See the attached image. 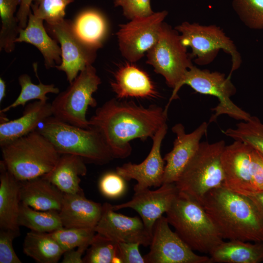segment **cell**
Here are the masks:
<instances>
[{"instance_id":"ab89813d","label":"cell","mask_w":263,"mask_h":263,"mask_svg":"<svg viewBox=\"0 0 263 263\" xmlns=\"http://www.w3.org/2000/svg\"><path fill=\"white\" fill-rule=\"evenodd\" d=\"M136 243H118V257L121 263H145Z\"/></svg>"},{"instance_id":"f35d334b","label":"cell","mask_w":263,"mask_h":263,"mask_svg":"<svg viewBox=\"0 0 263 263\" xmlns=\"http://www.w3.org/2000/svg\"><path fill=\"white\" fill-rule=\"evenodd\" d=\"M19 232L0 229V263H21L13 246V241Z\"/></svg>"},{"instance_id":"8992f818","label":"cell","mask_w":263,"mask_h":263,"mask_svg":"<svg viewBox=\"0 0 263 263\" xmlns=\"http://www.w3.org/2000/svg\"><path fill=\"white\" fill-rule=\"evenodd\" d=\"M224 140L201 142L199 148L175 183L179 191L200 203L209 191L223 186L224 174L221 156Z\"/></svg>"},{"instance_id":"5b68a950","label":"cell","mask_w":263,"mask_h":263,"mask_svg":"<svg viewBox=\"0 0 263 263\" xmlns=\"http://www.w3.org/2000/svg\"><path fill=\"white\" fill-rule=\"evenodd\" d=\"M37 130L45 136L61 155L79 156L98 165L108 163L114 157L100 132L95 128L79 127L51 116Z\"/></svg>"},{"instance_id":"603a6c76","label":"cell","mask_w":263,"mask_h":263,"mask_svg":"<svg viewBox=\"0 0 263 263\" xmlns=\"http://www.w3.org/2000/svg\"><path fill=\"white\" fill-rule=\"evenodd\" d=\"M43 21L31 11L27 25L25 28L20 29L16 42H24L36 46L43 56L46 68L49 69L61 63V50L56 40L48 35Z\"/></svg>"},{"instance_id":"60d3db41","label":"cell","mask_w":263,"mask_h":263,"mask_svg":"<svg viewBox=\"0 0 263 263\" xmlns=\"http://www.w3.org/2000/svg\"><path fill=\"white\" fill-rule=\"evenodd\" d=\"M34 0H21L16 16L19 20V25L21 29L26 27L29 15L31 12V5Z\"/></svg>"},{"instance_id":"836d02e7","label":"cell","mask_w":263,"mask_h":263,"mask_svg":"<svg viewBox=\"0 0 263 263\" xmlns=\"http://www.w3.org/2000/svg\"><path fill=\"white\" fill-rule=\"evenodd\" d=\"M50 234L65 252L80 246L89 247L95 231L91 228L63 227Z\"/></svg>"},{"instance_id":"2e32d148","label":"cell","mask_w":263,"mask_h":263,"mask_svg":"<svg viewBox=\"0 0 263 263\" xmlns=\"http://www.w3.org/2000/svg\"><path fill=\"white\" fill-rule=\"evenodd\" d=\"M178 192L175 183L163 184L155 190L148 188L135 192L130 201L112 207L115 211L125 208L135 210L152 235L155 222L168 211Z\"/></svg>"},{"instance_id":"ac0fdd59","label":"cell","mask_w":263,"mask_h":263,"mask_svg":"<svg viewBox=\"0 0 263 263\" xmlns=\"http://www.w3.org/2000/svg\"><path fill=\"white\" fill-rule=\"evenodd\" d=\"M208 123H202L195 130L187 133L183 124L177 123L172 128L176 134L172 150L163 158L166 162L163 184L175 183L188 164L198 150L202 138L206 134Z\"/></svg>"},{"instance_id":"7c38bea8","label":"cell","mask_w":263,"mask_h":263,"mask_svg":"<svg viewBox=\"0 0 263 263\" xmlns=\"http://www.w3.org/2000/svg\"><path fill=\"white\" fill-rule=\"evenodd\" d=\"M169 225L163 216L155 222L145 263H211L209 257L195 253Z\"/></svg>"},{"instance_id":"4dcf8cb0","label":"cell","mask_w":263,"mask_h":263,"mask_svg":"<svg viewBox=\"0 0 263 263\" xmlns=\"http://www.w3.org/2000/svg\"><path fill=\"white\" fill-rule=\"evenodd\" d=\"M222 132L234 141L250 146L263 155V123L257 116H251L247 121L238 123L235 128H229Z\"/></svg>"},{"instance_id":"3957f363","label":"cell","mask_w":263,"mask_h":263,"mask_svg":"<svg viewBox=\"0 0 263 263\" xmlns=\"http://www.w3.org/2000/svg\"><path fill=\"white\" fill-rule=\"evenodd\" d=\"M0 148L2 161L19 181L45 176L55 168L61 156L37 130Z\"/></svg>"},{"instance_id":"74e56055","label":"cell","mask_w":263,"mask_h":263,"mask_svg":"<svg viewBox=\"0 0 263 263\" xmlns=\"http://www.w3.org/2000/svg\"><path fill=\"white\" fill-rule=\"evenodd\" d=\"M115 7L122 8L124 16L129 19L153 14L150 0H113Z\"/></svg>"},{"instance_id":"8fae6325","label":"cell","mask_w":263,"mask_h":263,"mask_svg":"<svg viewBox=\"0 0 263 263\" xmlns=\"http://www.w3.org/2000/svg\"><path fill=\"white\" fill-rule=\"evenodd\" d=\"M168 14L164 10L120 25L116 33L119 50L127 60L137 61L154 45Z\"/></svg>"},{"instance_id":"b9f144b4","label":"cell","mask_w":263,"mask_h":263,"mask_svg":"<svg viewBox=\"0 0 263 263\" xmlns=\"http://www.w3.org/2000/svg\"><path fill=\"white\" fill-rule=\"evenodd\" d=\"M88 247L80 246L64 252L62 263H83L82 256Z\"/></svg>"},{"instance_id":"d4e9b609","label":"cell","mask_w":263,"mask_h":263,"mask_svg":"<svg viewBox=\"0 0 263 263\" xmlns=\"http://www.w3.org/2000/svg\"><path fill=\"white\" fill-rule=\"evenodd\" d=\"M84 160L70 154H61L55 168L44 176L64 194L83 193L80 178L87 173Z\"/></svg>"},{"instance_id":"83f0119b","label":"cell","mask_w":263,"mask_h":263,"mask_svg":"<svg viewBox=\"0 0 263 263\" xmlns=\"http://www.w3.org/2000/svg\"><path fill=\"white\" fill-rule=\"evenodd\" d=\"M77 36L85 43L98 49L107 33L106 20L101 13L94 9L80 13L73 23Z\"/></svg>"},{"instance_id":"9c48e42d","label":"cell","mask_w":263,"mask_h":263,"mask_svg":"<svg viewBox=\"0 0 263 263\" xmlns=\"http://www.w3.org/2000/svg\"><path fill=\"white\" fill-rule=\"evenodd\" d=\"M101 83L95 68L92 64L87 65L52 101L53 116L79 127L90 128L86 113L89 107L97 105L93 94Z\"/></svg>"},{"instance_id":"ee69618b","label":"cell","mask_w":263,"mask_h":263,"mask_svg":"<svg viewBox=\"0 0 263 263\" xmlns=\"http://www.w3.org/2000/svg\"><path fill=\"white\" fill-rule=\"evenodd\" d=\"M6 85L4 80L0 77V102L3 100L6 94Z\"/></svg>"},{"instance_id":"7402d4cb","label":"cell","mask_w":263,"mask_h":263,"mask_svg":"<svg viewBox=\"0 0 263 263\" xmlns=\"http://www.w3.org/2000/svg\"><path fill=\"white\" fill-rule=\"evenodd\" d=\"M21 202L39 210L61 209L64 193L44 176L19 181Z\"/></svg>"},{"instance_id":"9a60e30c","label":"cell","mask_w":263,"mask_h":263,"mask_svg":"<svg viewBox=\"0 0 263 263\" xmlns=\"http://www.w3.org/2000/svg\"><path fill=\"white\" fill-rule=\"evenodd\" d=\"M251 151L252 147L239 141L225 146L221 156L224 187L242 194L254 192Z\"/></svg>"},{"instance_id":"cb8c5ba5","label":"cell","mask_w":263,"mask_h":263,"mask_svg":"<svg viewBox=\"0 0 263 263\" xmlns=\"http://www.w3.org/2000/svg\"><path fill=\"white\" fill-rule=\"evenodd\" d=\"M0 227L19 232V181L0 162Z\"/></svg>"},{"instance_id":"f1b7e54d","label":"cell","mask_w":263,"mask_h":263,"mask_svg":"<svg viewBox=\"0 0 263 263\" xmlns=\"http://www.w3.org/2000/svg\"><path fill=\"white\" fill-rule=\"evenodd\" d=\"M18 221L19 226L38 232L51 233L63 227L59 211L37 210L21 202Z\"/></svg>"},{"instance_id":"4316f807","label":"cell","mask_w":263,"mask_h":263,"mask_svg":"<svg viewBox=\"0 0 263 263\" xmlns=\"http://www.w3.org/2000/svg\"><path fill=\"white\" fill-rule=\"evenodd\" d=\"M23 247L26 255L39 263H56L64 253L50 233L28 232Z\"/></svg>"},{"instance_id":"7bdbcfd3","label":"cell","mask_w":263,"mask_h":263,"mask_svg":"<svg viewBox=\"0 0 263 263\" xmlns=\"http://www.w3.org/2000/svg\"><path fill=\"white\" fill-rule=\"evenodd\" d=\"M252 201L263 221V191L244 194Z\"/></svg>"},{"instance_id":"e0dca14e","label":"cell","mask_w":263,"mask_h":263,"mask_svg":"<svg viewBox=\"0 0 263 263\" xmlns=\"http://www.w3.org/2000/svg\"><path fill=\"white\" fill-rule=\"evenodd\" d=\"M113 205L105 203L101 216L94 228L99 233L116 243H136L144 246L150 245L152 235L142 219L117 213Z\"/></svg>"},{"instance_id":"d6986e66","label":"cell","mask_w":263,"mask_h":263,"mask_svg":"<svg viewBox=\"0 0 263 263\" xmlns=\"http://www.w3.org/2000/svg\"><path fill=\"white\" fill-rule=\"evenodd\" d=\"M102 211L101 204L88 200L83 193L64 194L59 214L64 227L94 229Z\"/></svg>"},{"instance_id":"277c9868","label":"cell","mask_w":263,"mask_h":263,"mask_svg":"<svg viewBox=\"0 0 263 263\" xmlns=\"http://www.w3.org/2000/svg\"><path fill=\"white\" fill-rule=\"evenodd\" d=\"M166 218L175 232L193 250L209 254L224 240L201 204L179 191Z\"/></svg>"},{"instance_id":"44dd1931","label":"cell","mask_w":263,"mask_h":263,"mask_svg":"<svg viewBox=\"0 0 263 263\" xmlns=\"http://www.w3.org/2000/svg\"><path fill=\"white\" fill-rule=\"evenodd\" d=\"M51 116V103L38 100L28 104L20 117L0 121V146L36 130L40 123Z\"/></svg>"},{"instance_id":"f546056e","label":"cell","mask_w":263,"mask_h":263,"mask_svg":"<svg viewBox=\"0 0 263 263\" xmlns=\"http://www.w3.org/2000/svg\"><path fill=\"white\" fill-rule=\"evenodd\" d=\"M21 0H0V50L7 53L15 48L16 40L21 29L15 16L17 8Z\"/></svg>"},{"instance_id":"8d00e7d4","label":"cell","mask_w":263,"mask_h":263,"mask_svg":"<svg viewBox=\"0 0 263 263\" xmlns=\"http://www.w3.org/2000/svg\"><path fill=\"white\" fill-rule=\"evenodd\" d=\"M99 188L100 192L109 198H116L125 191V180L115 172L105 173L100 179Z\"/></svg>"},{"instance_id":"30bf717a","label":"cell","mask_w":263,"mask_h":263,"mask_svg":"<svg viewBox=\"0 0 263 263\" xmlns=\"http://www.w3.org/2000/svg\"><path fill=\"white\" fill-rule=\"evenodd\" d=\"M147 63L165 78L173 89L193 65L187 48L182 43L178 32L165 23L161 27L158 39L147 52Z\"/></svg>"},{"instance_id":"484cf974","label":"cell","mask_w":263,"mask_h":263,"mask_svg":"<svg viewBox=\"0 0 263 263\" xmlns=\"http://www.w3.org/2000/svg\"><path fill=\"white\" fill-rule=\"evenodd\" d=\"M209 255L211 263H260L263 262V241H223Z\"/></svg>"},{"instance_id":"d590c367","label":"cell","mask_w":263,"mask_h":263,"mask_svg":"<svg viewBox=\"0 0 263 263\" xmlns=\"http://www.w3.org/2000/svg\"><path fill=\"white\" fill-rule=\"evenodd\" d=\"M67 5L63 0H39L32 3L31 8L36 17L51 24L64 19Z\"/></svg>"},{"instance_id":"f6af8a7d","label":"cell","mask_w":263,"mask_h":263,"mask_svg":"<svg viewBox=\"0 0 263 263\" xmlns=\"http://www.w3.org/2000/svg\"><path fill=\"white\" fill-rule=\"evenodd\" d=\"M39 0H34L33 2H37V1H39ZM64 0L68 4L73 2L74 1V0Z\"/></svg>"},{"instance_id":"4fadbf2b","label":"cell","mask_w":263,"mask_h":263,"mask_svg":"<svg viewBox=\"0 0 263 263\" xmlns=\"http://www.w3.org/2000/svg\"><path fill=\"white\" fill-rule=\"evenodd\" d=\"M46 24L50 34L60 44L62 61L55 68L65 73L70 84L82 70L93 63L97 49L83 42L74 31L73 23L68 20Z\"/></svg>"},{"instance_id":"1f68e13d","label":"cell","mask_w":263,"mask_h":263,"mask_svg":"<svg viewBox=\"0 0 263 263\" xmlns=\"http://www.w3.org/2000/svg\"><path fill=\"white\" fill-rule=\"evenodd\" d=\"M20 86V92L16 99L11 104L3 108L0 113H6L19 106H24L27 102L32 100L47 101L49 93L58 94L59 90L53 84H44L39 81V84L32 83L30 76L27 74H22L18 78Z\"/></svg>"},{"instance_id":"7a4b0ae2","label":"cell","mask_w":263,"mask_h":263,"mask_svg":"<svg viewBox=\"0 0 263 263\" xmlns=\"http://www.w3.org/2000/svg\"><path fill=\"white\" fill-rule=\"evenodd\" d=\"M200 203L222 239L263 241V221L247 196L222 186L209 191Z\"/></svg>"},{"instance_id":"ffe728a7","label":"cell","mask_w":263,"mask_h":263,"mask_svg":"<svg viewBox=\"0 0 263 263\" xmlns=\"http://www.w3.org/2000/svg\"><path fill=\"white\" fill-rule=\"evenodd\" d=\"M126 63L116 72L111 86L117 98H154L156 88L148 74L135 65Z\"/></svg>"},{"instance_id":"ba28073f","label":"cell","mask_w":263,"mask_h":263,"mask_svg":"<svg viewBox=\"0 0 263 263\" xmlns=\"http://www.w3.org/2000/svg\"><path fill=\"white\" fill-rule=\"evenodd\" d=\"M184 85L190 86L196 92L216 97L219 104L211 110L215 112L208 124L216 121L221 115L227 114L236 120L247 121L251 115L234 104L231 97L236 93V88L231 81V77L219 72L201 69L193 65L173 89L165 110L168 111L171 102L177 98V93Z\"/></svg>"},{"instance_id":"d6a6232c","label":"cell","mask_w":263,"mask_h":263,"mask_svg":"<svg viewBox=\"0 0 263 263\" xmlns=\"http://www.w3.org/2000/svg\"><path fill=\"white\" fill-rule=\"evenodd\" d=\"M83 258L86 263H121L118 257V243L95 232Z\"/></svg>"},{"instance_id":"52a82bcc","label":"cell","mask_w":263,"mask_h":263,"mask_svg":"<svg viewBox=\"0 0 263 263\" xmlns=\"http://www.w3.org/2000/svg\"><path fill=\"white\" fill-rule=\"evenodd\" d=\"M175 29L178 32L182 44L190 47L191 58L198 65L211 63L220 50L230 55L231 68L228 75L238 70L242 63V56L234 43L224 30L215 25H202L198 23L183 22Z\"/></svg>"},{"instance_id":"e575fe53","label":"cell","mask_w":263,"mask_h":263,"mask_svg":"<svg viewBox=\"0 0 263 263\" xmlns=\"http://www.w3.org/2000/svg\"><path fill=\"white\" fill-rule=\"evenodd\" d=\"M232 6L246 26L263 29V0H233Z\"/></svg>"},{"instance_id":"6da1fadb","label":"cell","mask_w":263,"mask_h":263,"mask_svg":"<svg viewBox=\"0 0 263 263\" xmlns=\"http://www.w3.org/2000/svg\"><path fill=\"white\" fill-rule=\"evenodd\" d=\"M167 120L165 108L113 98L97 109L89 124L100 132L114 158L123 159L132 152L131 140L152 138Z\"/></svg>"},{"instance_id":"5bb4252c","label":"cell","mask_w":263,"mask_h":263,"mask_svg":"<svg viewBox=\"0 0 263 263\" xmlns=\"http://www.w3.org/2000/svg\"><path fill=\"white\" fill-rule=\"evenodd\" d=\"M168 130L163 125L152 137V146L146 159L138 164L131 162L117 167L115 171L125 180H135L134 192L151 187H160L163 183L165 161L161 154V146Z\"/></svg>"}]
</instances>
